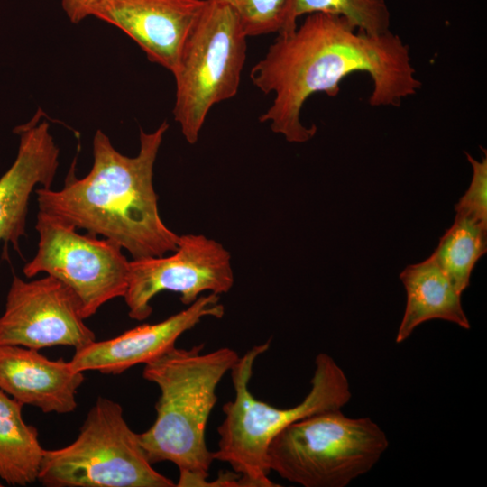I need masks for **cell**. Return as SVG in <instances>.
Masks as SVG:
<instances>
[{"label": "cell", "instance_id": "6da1fadb", "mask_svg": "<svg viewBox=\"0 0 487 487\" xmlns=\"http://www.w3.org/2000/svg\"><path fill=\"white\" fill-rule=\"evenodd\" d=\"M371 77L372 106H400L422 83L412 65L409 47L391 31L371 35L343 17L315 13L288 34H278L266 54L252 68L250 78L272 103L259 117L289 142L311 140L317 126H305L300 114L316 93L335 96L347 76Z\"/></svg>", "mask_w": 487, "mask_h": 487}, {"label": "cell", "instance_id": "7a4b0ae2", "mask_svg": "<svg viewBox=\"0 0 487 487\" xmlns=\"http://www.w3.org/2000/svg\"><path fill=\"white\" fill-rule=\"evenodd\" d=\"M168 128L167 121L152 133L140 128V149L134 157L120 153L97 130L88 174L78 179L69 172L60 190L37 188L39 211L116 243L133 259L172 253L179 235L161 218L152 183L154 163Z\"/></svg>", "mask_w": 487, "mask_h": 487}, {"label": "cell", "instance_id": "3957f363", "mask_svg": "<svg viewBox=\"0 0 487 487\" xmlns=\"http://www.w3.org/2000/svg\"><path fill=\"white\" fill-rule=\"evenodd\" d=\"M204 345L190 349L172 347L147 363L142 377L158 385L156 418L138 434L144 454L152 464L169 461L179 470L176 486H203L213 452L206 444V427L216 403V387L239 359L229 347L203 354Z\"/></svg>", "mask_w": 487, "mask_h": 487}, {"label": "cell", "instance_id": "277c9868", "mask_svg": "<svg viewBox=\"0 0 487 487\" xmlns=\"http://www.w3.org/2000/svg\"><path fill=\"white\" fill-rule=\"evenodd\" d=\"M268 348L269 342L252 347L230 370L235 395L223 406L225 418L217 429L218 448L213 452L215 460L228 464L249 487L279 486L268 478L267 453L280 431L308 416L341 409L352 397L345 372L329 354L320 353L315 360L311 389L300 403L278 409L255 399L248 384L255 360Z\"/></svg>", "mask_w": 487, "mask_h": 487}, {"label": "cell", "instance_id": "5b68a950", "mask_svg": "<svg viewBox=\"0 0 487 487\" xmlns=\"http://www.w3.org/2000/svg\"><path fill=\"white\" fill-rule=\"evenodd\" d=\"M388 446L386 434L372 418L331 409L280 431L269 445L268 465L304 487H345L370 472Z\"/></svg>", "mask_w": 487, "mask_h": 487}, {"label": "cell", "instance_id": "8992f818", "mask_svg": "<svg viewBox=\"0 0 487 487\" xmlns=\"http://www.w3.org/2000/svg\"><path fill=\"white\" fill-rule=\"evenodd\" d=\"M38 481L48 487H172L158 473L124 418L122 406L99 396L74 442L44 451Z\"/></svg>", "mask_w": 487, "mask_h": 487}, {"label": "cell", "instance_id": "52a82bcc", "mask_svg": "<svg viewBox=\"0 0 487 487\" xmlns=\"http://www.w3.org/2000/svg\"><path fill=\"white\" fill-rule=\"evenodd\" d=\"M246 39L239 16L230 6L207 0L172 72L176 83L172 113L188 143L197 142L210 109L237 94Z\"/></svg>", "mask_w": 487, "mask_h": 487}, {"label": "cell", "instance_id": "ba28073f", "mask_svg": "<svg viewBox=\"0 0 487 487\" xmlns=\"http://www.w3.org/2000/svg\"><path fill=\"white\" fill-rule=\"evenodd\" d=\"M35 228L38 249L23 269L25 277L45 272L66 284L79 299L85 319L109 300L124 298L130 261L120 245L88 233L80 234L73 226L40 211Z\"/></svg>", "mask_w": 487, "mask_h": 487}, {"label": "cell", "instance_id": "9c48e42d", "mask_svg": "<svg viewBox=\"0 0 487 487\" xmlns=\"http://www.w3.org/2000/svg\"><path fill=\"white\" fill-rule=\"evenodd\" d=\"M233 284L230 253L203 234H183L170 256L130 261L124 299L129 317L142 321L150 317L151 301L161 291L179 293L180 301L189 306L201 293H226Z\"/></svg>", "mask_w": 487, "mask_h": 487}, {"label": "cell", "instance_id": "30bf717a", "mask_svg": "<svg viewBox=\"0 0 487 487\" xmlns=\"http://www.w3.org/2000/svg\"><path fill=\"white\" fill-rule=\"evenodd\" d=\"M84 320L79 299L58 279L26 281L14 276L0 316V345L78 350L96 340Z\"/></svg>", "mask_w": 487, "mask_h": 487}, {"label": "cell", "instance_id": "8fae6325", "mask_svg": "<svg viewBox=\"0 0 487 487\" xmlns=\"http://www.w3.org/2000/svg\"><path fill=\"white\" fill-rule=\"evenodd\" d=\"M207 0H96L89 16L115 26L171 73Z\"/></svg>", "mask_w": 487, "mask_h": 487}, {"label": "cell", "instance_id": "7c38bea8", "mask_svg": "<svg viewBox=\"0 0 487 487\" xmlns=\"http://www.w3.org/2000/svg\"><path fill=\"white\" fill-rule=\"evenodd\" d=\"M224 305L219 296L210 293L198 297L188 308L155 323L143 324L114 338L93 341L75 350L69 361L79 372L96 371L120 374L131 367L160 357L175 346L178 338L206 317H223Z\"/></svg>", "mask_w": 487, "mask_h": 487}, {"label": "cell", "instance_id": "4fadbf2b", "mask_svg": "<svg viewBox=\"0 0 487 487\" xmlns=\"http://www.w3.org/2000/svg\"><path fill=\"white\" fill-rule=\"evenodd\" d=\"M40 109L26 124L15 129L20 144L15 161L0 178V242L20 253L26 235L28 203L35 186L51 188L59 166V148Z\"/></svg>", "mask_w": 487, "mask_h": 487}, {"label": "cell", "instance_id": "5bb4252c", "mask_svg": "<svg viewBox=\"0 0 487 487\" xmlns=\"http://www.w3.org/2000/svg\"><path fill=\"white\" fill-rule=\"evenodd\" d=\"M84 372L69 361L51 360L39 350L19 345H0V389L23 405L44 413L66 414L78 406V389Z\"/></svg>", "mask_w": 487, "mask_h": 487}, {"label": "cell", "instance_id": "9a60e30c", "mask_svg": "<svg viewBox=\"0 0 487 487\" xmlns=\"http://www.w3.org/2000/svg\"><path fill=\"white\" fill-rule=\"evenodd\" d=\"M407 294V304L396 343L408 339L422 323L441 319L470 329L461 295L431 254L426 260L407 266L400 274Z\"/></svg>", "mask_w": 487, "mask_h": 487}, {"label": "cell", "instance_id": "2e32d148", "mask_svg": "<svg viewBox=\"0 0 487 487\" xmlns=\"http://www.w3.org/2000/svg\"><path fill=\"white\" fill-rule=\"evenodd\" d=\"M23 406L0 389V478L10 485L38 480L45 451L37 428L24 422Z\"/></svg>", "mask_w": 487, "mask_h": 487}, {"label": "cell", "instance_id": "e0dca14e", "mask_svg": "<svg viewBox=\"0 0 487 487\" xmlns=\"http://www.w3.org/2000/svg\"><path fill=\"white\" fill-rule=\"evenodd\" d=\"M487 250V227L455 215L432 255L455 289L462 294L470 285L472 271Z\"/></svg>", "mask_w": 487, "mask_h": 487}, {"label": "cell", "instance_id": "ac0fdd59", "mask_svg": "<svg viewBox=\"0 0 487 487\" xmlns=\"http://www.w3.org/2000/svg\"><path fill=\"white\" fill-rule=\"evenodd\" d=\"M315 13L343 17L361 32L371 35L390 32L391 14L386 0H287L278 34H288L302 15Z\"/></svg>", "mask_w": 487, "mask_h": 487}, {"label": "cell", "instance_id": "d6986e66", "mask_svg": "<svg viewBox=\"0 0 487 487\" xmlns=\"http://www.w3.org/2000/svg\"><path fill=\"white\" fill-rule=\"evenodd\" d=\"M230 6L247 37L279 32L287 0H211Z\"/></svg>", "mask_w": 487, "mask_h": 487}, {"label": "cell", "instance_id": "ffe728a7", "mask_svg": "<svg viewBox=\"0 0 487 487\" xmlns=\"http://www.w3.org/2000/svg\"><path fill=\"white\" fill-rule=\"evenodd\" d=\"M473 168L469 188L455 205V215L466 216L487 227V156L475 160L466 152Z\"/></svg>", "mask_w": 487, "mask_h": 487}, {"label": "cell", "instance_id": "44dd1931", "mask_svg": "<svg viewBox=\"0 0 487 487\" xmlns=\"http://www.w3.org/2000/svg\"><path fill=\"white\" fill-rule=\"evenodd\" d=\"M96 0H61L62 8L73 23H78L89 16V9Z\"/></svg>", "mask_w": 487, "mask_h": 487}, {"label": "cell", "instance_id": "7402d4cb", "mask_svg": "<svg viewBox=\"0 0 487 487\" xmlns=\"http://www.w3.org/2000/svg\"><path fill=\"white\" fill-rule=\"evenodd\" d=\"M2 486V484H0V487Z\"/></svg>", "mask_w": 487, "mask_h": 487}]
</instances>
